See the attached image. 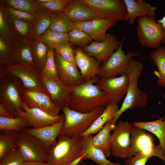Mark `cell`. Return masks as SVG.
<instances>
[{
	"label": "cell",
	"mask_w": 165,
	"mask_h": 165,
	"mask_svg": "<svg viewBox=\"0 0 165 165\" xmlns=\"http://www.w3.org/2000/svg\"><path fill=\"white\" fill-rule=\"evenodd\" d=\"M99 78L96 76L80 85L70 87L67 106L84 113L92 112L99 106L106 107L110 101L107 94L95 84Z\"/></svg>",
	"instance_id": "obj_1"
},
{
	"label": "cell",
	"mask_w": 165,
	"mask_h": 165,
	"mask_svg": "<svg viewBox=\"0 0 165 165\" xmlns=\"http://www.w3.org/2000/svg\"><path fill=\"white\" fill-rule=\"evenodd\" d=\"M84 142L82 136L69 137L59 134L56 144L49 150L48 165H71L81 157Z\"/></svg>",
	"instance_id": "obj_2"
},
{
	"label": "cell",
	"mask_w": 165,
	"mask_h": 165,
	"mask_svg": "<svg viewBox=\"0 0 165 165\" xmlns=\"http://www.w3.org/2000/svg\"><path fill=\"white\" fill-rule=\"evenodd\" d=\"M143 67L141 63L133 58L130 60L127 72L129 78L127 90L122 105L113 119L114 124L126 110L134 107H142L146 105L148 95L140 90L138 86V79L141 75Z\"/></svg>",
	"instance_id": "obj_3"
},
{
	"label": "cell",
	"mask_w": 165,
	"mask_h": 165,
	"mask_svg": "<svg viewBox=\"0 0 165 165\" xmlns=\"http://www.w3.org/2000/svg\"><path fill=\"white\" fill-rule=\"evenodd\" d=\"M105 107L101 106L88 113H81L64 107L61 109L65 122L60 134L69 137L81 135L87 130L103 112Z\"/></svg>",
	"instance_id": "obj_4"
},
{
	"label": "cell",
	"mask_w": 165,
	"mask_h": 165,
	"mask_svg": "<svg viewBox=\"0 0 165 165\" xmlns=\"http://www.w3.org/2000/svg\"><path fill=\"white\" fill-rule=\"evenodd\" d=\"M155 16H144L137 19L136 33L141 45L150 48H158L165 41V32Z\"/></svg>",
	"instance_id": "obj_5"
},
{
	"label": "cell",
	"mask_w": 165,
	"mask_h": 165,
	"mask_svg": "<svg viewBox=\"0 0 165 165\" xmlns=\"http://www.w3.org/2000/svg\"><path fill=\"white\" fill-rule=\"evenodd\" d=\"M39 70L35 65L28 64L0 67V76H8L20 83L24 89L32 91L43 88L39 80Z\"/></svg>",
	"instance_id": "obj_6"
},
{
	"label": "cell",
	"mask_w": 165,
	"mask_h": 165,
	"mask_svg": "<svg viewBox=\"0 0 165 165\" xmlns=\"http://www.w3.org/2000/svg\"><path fill=\"white\" fill-rule=\"evenodd\" d=\"M125 38L123 36L118 49L100 66L97 75L100 79L113 78L126 74L130 60L140 55L135 51L129 52L126 54L123 49Z\"/></svg>",
	"instance_id": "obj_7"
},
{
	"label": "cell",
	"mask_w": 165,
	"mask_h": 165,
	"mask_svg": "<svg viewBox=\"0 0 165 165\" xmlns=\"http://www.w3.org/2000/svg\"><path fill=\"white\" fill-rule=\"evenodd\" d=\"M24 89L20 83L10 77L0 76V104L13 116L24 111Z\"/></svg>",
	"instance_id": "obj_8"
},
{
	"label": "cell",
	"mask_w": 165,
	"mask_h": 165,
	"mask_svg": "<svg viewBox=\"0 0 165 165\" xmlns=\"http://www.w3.org/2000/svg\"><path fill=\"white\" fill-rule=\"evenodd\" d=\"M136 155L157 156L165 163V152L159 145L156 146L150 135L144 130L134 126L128 157Z\"/></svg>",
	"instance_id": "obj_9"
},
{
	"label": "cell",
	"mask_w": 165,
	"mask_h": 165,
	"mask_svg": "<svg viewBox=\"0 0 165 165\" xmlns=\"http://www.w3.org/2000/svg\"><path fill=\"white\" fill-rule=\"evenodd\" d=\"M16 147L25 161L48 162L49 150L40 140L24 131L19 132Z\"/></svg>",
	"instance_id": "obj_10"
},
{
	"label": "cell",
	"mask_w": 165,
	"mask_h": 165,
	"mask_svg": "<svg viewBox=\"0 0 165 165\" xmlns=\"http://www.w3.org/2000/svg\"><path fill=\"white\" fill-rule=\"evenodd\" d=\"M89 6L101 18L117 23L127 15L124 0H79Z\"/></svg>",
	"instance_id": "obj_11"
},
{
	"label": "cell",
	"mask_w": 165,
	"mask_h": 165,
	"mask_svg": "<svg viewBox=\"0 0 165 165\" xmlns=\"http://www.w3.org/2000/svg\"><path fill=\"white\" fill-rule=\"evenodd\" d=\"M134 126L127 121L115 124L112 136L111 155L116 157H128L131 145V136Z\"/></svg>",
	"instance_id": "obj_12"
},
{
	"label": "cell",
	"mask_w": 165,
	"mask_h": 165,
	"mask_svg": "<svg viewBox=\"0 0 165 165\" xmlns=\"http://www.w3.org/2000/svg\"><path fill=\"white\" fill-rule=\"evenodd\" d=\"M42 86L52 101L61 108L67 106L70 94V87L61 81L53 79L39 71Z\"/></svg>",
	"instance_id": "obj_13"
},
{
	"label": "cell",
	"mask_w": 165,
	"mask_h": 165,
	"mask_svg": "<svg viewBox=\"0 0 165 165\" xmlns=\"http://www.w3.org/2000/svg\"><path fill=\"white\" fill-rule=\"evenodd\" d=\"M128 84L129 78L127 73L118 77L99 78L95 83L99 89L107 94L110 102L117 105L126 94Z\"/></svg>",
	"instance_id": "obj_14"
},
{
	"label": "cell",
	"mask_w": 165,
	"mask_h": 165,
	"mask_svg": "<svg viewBox=\"0 0 165 165\" xmlns=\"http://www.w3.org/2000/svg\"><path fill=\"white\" fill-rule=\"evenodd\" d=\"M23 101L28 107L38 108L53 116H59L61 110L52 101L44 89L37 91L24 89Z\"/></svg>",
	"instance_id": "obj_15"
},
{
	"label": "cell",
	"mask_w": 165,
	"mask_h": 165,
	"mask_svg": "<svg viewBox=\"0 0 165 165\" xmlns=\"http://www.w3.org/2000/svg\"><path fill=\"white\" fill-rule=\"evenodd\" d=\"M120 42L115 36L108 33L104 41H93L82 49L87 55L94 57L98 61L104 62L118 49Z\"/></svg>",
	"instance_id": "obj_16"
},
{
	"label": "cell",
	"mask_w": 165,
	"mask_h": 165,
	"mask_svg": "<svg viewBox=\"0 0 165 165\" xmlns=\"http://www.w3.org/2000/svg\"><path fill=\"white\" fill-rule=\"evenodd\" d=\"M54 58L58 77L63 84L74 87L85 82L78 68L63 59L54 50Z\"/></svg>",
	"instance_id": "obj_17"
},
{
	"label": "cell",
	"mask_w": 165,
	"mask_h": 165,
	"mask_svg": "<svg viewBox=\"0 0 165 165\" xmlns=\"http://www.w3.org/2000/svg\"><path fill=\"white\" fill-rule=\"evenodd\" d=\"M23 111L18 113L16 116H19L24 119L30 126L33 128L43 127L54 123L64 117V114L57 116H53L44 111L36 108H30L24 103Z\"/></svg>",
	"instance_id": "obj_18"
},
{
	"label": "cell",
	"mask_w": 165,
	"mask_h": 165,
	"mask_svg": "<svg viewBox=\"0 0 165 165\" xmlns=\"http://www.w3.org/2000/svg\"><path fill=\"white\" fill-rule=\"evenodd\" d=\"M64 122V117L52 124L37 128H27L24 131L40 140L49 150L57 143V137Z\"/></svg>",
	"instance_id": "obj_19"
},
{
	"label": "cell",
	"mask_w": 165,
	"mask_h": 165,
	"mask_svg": "<svg viewBox=\"0 0 165 165\" xmlns=\"http://www.w3.org/2000/svg\"><path fill=\"white\" fill-rule=\"evenodd\" d=\"M117 23L101 18L84 22L75 23L77 28L82 30L95 41L101 42L105 38L107 31Z\"/></svg>",
	"instance_id": "obj_20"
},
{
	"label": "cell",
	"mask_w": 165,
	"mask_h": 165,
	"mask_svg": "<svg viewBox=\"0 0 165 165\" xmlns=\"http://www.w3.org/2000/svg\"><path fill=\"white\" fill-rule=\"evenodd\" d=\"M74 52L76 63L83 80L86 82L97 76L101 66L99 61L85 53L81 48H75Z\"/></svg>",
	"instance_id": "obj_21"
},
{
	"label": "cell",
	"mask_w": 165,
	"mask_h": 165,
	"mask_svg": "<svg viewBox=\"0 0 165 165\" xmlns=\"http://www.w3.org/2000/svg\"><path fill=\"white\" fill-rule=\"evenodd\" d=\"M64 12L75 23L87 22L101 18L89 6L79 0H70Z\"/></svg>",
	"instance_id": "obj_22"
},
{
	"label": "cell",
	"mask_w": 165,
	"mask_h": 165,
	"mask_svg": "<svg viewBox=\"0 0 165 165\" xmlns=\"http://www.w3.org/2000/svg\"><path fill=\"white\" fill-rule=\"evenodd\" d=\"M0 36L12 47L22 40L7 12L3 0H0Z\"/></svg>",
	"instance_id": "obj_23"
},
{
	"label": "cell",
	"mask_w": 165,
	"mask_h": 165,
	"mask_svg": "<svg viewBox=\"0 0 165 165\" xmlns=\"http://www.w3.org/2000/svg\"><path fill=\"white\" fill-rule=\"evenodd\" d=\"M127 10L124 20L130 25L133 24L136 19L144 16H155L157 7L145 0H124Z\"/></svg>",
	"instance_id": "obj_24"
},
{
	"label": "cell",
	"mask_w": 165,
	"mask_h": 165,
	"mask_svg": "<svg viewBox=\"0 0 165 165\" xmlns=\"http://www.w3.org/2000/svg\"><path fill=\"white\" fill-rule=\"evenodd\" d=\"M52 13L39 9L34 15L30 23V31L28 41L31 42L38 39L49 28Z\"/></svg>",
	"instance_id": "obj_25"
},
{
	"label": "cell",
	"mask_w": 165,
	"mask_h": 165,
	"mask_svg": "<svg viewBox=\"0 0 165 165\" xmlns=\"http://www.w3.org/2000/svg\"><path fill=\"white\" fill-rule=\"evenodd\" d=\"M115 124L111 119L94 136H91V140L93 145L101 150L106 157L111 154V146L112 134Z\"/></svg>",
	"instance_id": "obj_26"
},
{
	"label": "cell",
	"mask_w": 165,
	"mask_h": 165,
	"mask_svg": "<svg viewBox=\"0 0 165 165\" xmlns=\"http://www.w3.org/2000/svg\"><path fill=\"white\" fill-rule=\"evenodd\" d=\"M92 135L84 138V142L81 158L82 160L89 159L99 165H121L119 163H115L108 160L103 152L94 147L91 140Z\"/></svg>",
	"instance_id": "obj_27"
},
{
	"label": "cell",
	"mask_w": 165,
	"mask_h": 165,
	"mask_svg": "<svg viewBox=\"0 0 165 165\" xmlns=\"http://www.w3.org/2000/svg\"><path fill=\"white\" fill-rule=\"evenodd\" d=\"M119 110L118 105L109 102L102 113L95 120L90 128L81 135L85 138L98 132L109 120L113 119Z\"/></svg>",
	"instance_id": "obj_28"
},
{
	"label": "cell",
	"mask_w": 165,
	"mask_h": 165,
	"mask_svg": "<svg viewBox=\"0 0 165 165\" xmlns=\"http://www.w3.org/2000/svg\"><path fill=\"white\" fill-rule=\"evenodd\" d=\"M134 126L148 131L155 135L160 142V146L165 152V117L146 122H131Z\"/></svg>",
	"instance_id": "obj_29"
},
{
	"label": "cell",
	"mask_w": 165,
	"mask_h": 165,
	"mask_svg": "<svg viewBox=\"0 0 165 165\" xmlns=\"http://www.w3.org/2000/svg\"><path fill=\"white\" fill-rule=\"evenodd\" d=\"M13 59L14 64L26 63L35 65L29 42L22 40L13 47Z\"/></svg>",
	"instance_id": "obj_30"
},
{
	"label": "cell",
	"mask_w": 165,
	"mask_h": 165,
	"mask_svg": "<svg viewBox=\"0 0 165 165\" xmlns=\"http://www.w3.org/2000/svg\"><path fill=\"white\" fill-rule=\"evenodd\" d=\"M77 28L75 23L71 20L64 12L52 13L49 28L60 33H67Z\"/></svg>",
	"instance_id": "obj_31"
},
{
	"label": "cell",
	"mask_w": 165,
	"mask_h": 165,
	"mask_svg": "<svg viewBox=\"0 0 165 165\" xmlns=\"http://www.w3.org/2000/svg\"><path fill=\"white\" fill-rule=\"evenodd\" d=\"M29 42L35 65L40 71L46 64L49 48L39 39Z\"/></svg>",
	"instance_id": "obj_32"
},
{
	"label": "cell",
	"mask_w": 165,
	"mask_h": 165,
	"mask_svg": "<svg viewBox=\"0 0 165 165\" xmlns=\"http://www.w3.org/2000/svg\"><path fill=\"white\" fill-rule=\"evenodd\" d=\"M150 57L158 70V72L154 71L158 79L157 84L165 87V47L161 46L156 49L151 53Z\"/></svg>",
	"instance_id": "obj_33"
},
{
	"label": "cell",
	"mask_w": 165,
	"mask_h": 165,
	"mask_svg": "<svg viewBox=\"0 0 165 165\" xmlns=\"http://www.w3.org/2000/svg\"><path fill=\"white\" fill-rule=\"evenodd\" d=\"M19 131H1L0 133V160L9 152L16 147Z\"/></svg>",
	"instance_id": "obj_34"
},
{
	"label": "cell",
	"mask_w": 165,
	"mask_h": 165,
	"mask_svg": "<svg viewBox=\"0 0 165 165\" xmlns=\"http://www.w3.org/2000/svg\"><path fill=\"white\" fill-rule=\"evenodd\" d=\"M30 126L26 120L22 117L15 116L13 118H7L0 116L1 131H24Z\"/></svg>",
	"instance_id": "obj_35"
},
{
	"label": "cell",
	"mask_w": 165,
	"mask_h": 165,
	"mask_svg": "<svg viewBox=\"0 0 165 165\" xmlns=\"http://www.w3.org/2000/svg\"><path fill=\"white\" fill-rule=\"evenodd\" d=\"M6 6L34 15L39 10L35 0H3Z\"/></svg>",
	"instance_id": "obj_36"
},
{
	"label": "cell",
	"mask_w": 165,
	"mask_h": 165,
	"mask_svg": "<svg viewBox=\"0 0 165 165\" xmlns=\"http://www.w3.org/2000/svg\"><path fill=\"white\" fill-rule=\"evenodd\" d=\"M39 39L49 48L56 45L69 41L68 33L54 31L48 28Z\"/></svg>",
	"instance_id": "obj_37"
},
{
	"label": "cell",
	"mask_w": 165,
	"mask_h": 165,
	"mask_svg": "<svg viewBox=\"0 0 165 165\" xmlns=\"http://www.w3.org/2000/svg\"><path fill=\"white\" fill-rule=\"evenodd\" d=\"M39 9L51 13L64 12L70 0H35Z\"/></svg>",
	"instance_id": "obj_38"
},
{
	"label": "cell",
	"mask_w": 165,
	"mask_h": 165,
	"mask_svg": "<svg viewBox=\"0 0 165 165\" xmlns=\"http://www.w3.org/2000/svg\"><path fill=\"white\" fill-rule=\"evenodd\" d=\"M69 42L78 47L82 48L93 42L86 33L78 28H75L68 33Z\"/></svg>",
	"instance_id": "obj_39"
},
{
	"label": "cell",
	"mask_w": 165,
	"mask_h": 165,
	"mask_svg": "<svg viewBox=\"0 0 165 165\" xmlns=\"http://www.w3.org/2000/svg\"><path fill=\"white\" fill-rule=\"evenodd\" d=\"M54 50L65 60L78 67L75 59L74 50L69 42L58 44L53 47Z\"/></svg>",
	"instance_id": "obj_40"
},
{
	"label": "cell",
	"mask_w": 165,
	"mask_h": 165,
	"mask_svg": "<svg viewBox=\"0 0 165 165\" xmlns=\"http://www.w3.org/2000/svg\"><path fill=\"white\" fill-rule=\"evenodd\" d=\"M14 64L13 59V47L0 36V67Z\"/></svg>",
	"instance_id": "obj_41"
},
{
	"label": "cell",
	"mask_w": 165,
	"mask_h": 165,
	"mask_svg": "<svg viewBox=\"0 0 165 165\" xmlns=\"http://www.w3.org/2000/svg\"><path fill=\"white\" fill-rule=\"evenodd\" d=\"M39 71L49 77L60 80L56 71L54 58V49L49 48L46 61L43 68Z\"/></svg>",
	"instance_id": "obj_42"
},
{
	"label": "cell",
	"mask_w": 165,
	"mask_h": 165,
	"mask_svg": "<svg viewBox=\"0 0 165 165\" xmlns=\"http://www.w3.org/2000/svg\"><path fill=\"white\" fill-rule=\"evenodd\" d=\"M24 161L18 148L16 147L10 150L0 160V165H23Z\"/></svg>",
	"instance_id": "obj_43"
},
{
	"label": "cell",
	"mask_w": 165,
	"mask_h": 165,
	"mask_svg": "<svg viewBox=\"0 0 165 165\" xmlns=\"http://www.w3.org/2000/svg\"><path fill=\"white\" fill-rule=\"evenodd\" d=\"M11 18L21 39L22 40L28 41L29 34L30 22Z\"/></svg>",
	"instance_id": "obj_44"
},
{
	"label": "cell",
	"mask_w": 165,
	"mask_h": 165,
	"mask_svg": "<svg viewBox=\"0 0 165 165\" xmlns=\"http://www.w3.org/2000/svg\"><path fill=\"white\" fill-rule=\"evenodd\" d=\"M5 7L8 15L12 18L30 22L34 16V15L29 13L15 9L6 6Z\"/></svg>",
	"instance_id": "obj_45"
},
{
	"label": "cell",
	"mask_w": 165,
	"mask_h": 165,
	"mask_svg": "<svg viewBox=\"0 0 165 165\" xmlns=\"http://www.w3.org/2000/svg\"><path fill=\"white\" fill-rule=\"evenodd\" d=\"M150 156L136 155L128 157L124 161L125 165H145Z\"/></svg>",
	"instance_id": "obj_46"
},
{
	"label": "cell",
	"mask_w": 165,
	"mask_h": 165,
	"mask_svg": "<svg viewBox=\"0 0 165 165\" xmlns=\"http://www.w3.org/2000/svg\"><path fill=\"white\" fill-rule=\"evenodd\" d=\"M0 116L7 118H14L10 111L5 106L0 104Z\"/></svg>",
	"instance_id": "obj_47"
},
{
	"label": "cell",
	"mask_w": 165,
	"mask_h": 165,
	"mask_svg": "<svg viewBox=\"0 0 165 165\" xmlns=\"http://www.w3.org/2000/svg\"><path fill=\"white\" fill-rule=\"evenodd\" d=\"M23 165H48V164L38 161H24Z\"/></svg>",
	"instance_id": "obj_48"
},
{
	"label": "cell",
	"mask_w": 165,
	"mask_h": 165,
	"mask_svg": "<svg viewBox=\"0 0 165 165\" xmlns=\"http://www.w3.org/2000/svg\"><path fill=\"white\" fill-rule=\"evenodd\" d=\"M156 21L162 25L165 32V15L162 19L156 20Z\"/></svg>",
	"instance_id": "obj_49"
},
{
	"label": "cell",
	"mask_w": 165,
	"mask_h": 165,
	"mask_svg": "<svg viewBox=\"0 0 165 165\" xmlns=\"http://www.w3.org/2000/svg\"><path fill=\"white\" fill-rule=\"evenodd\" d=\"M82 160L80 157H79L74 160L71 165H78L79 164L82 163Z\"/></svg>",
	"instance_id": "obj_50"
},
{
	"label": "cell",
	"mask_w": 165,
	"mask_h": 165,
	"mask_svg": "<svg viewBox=\"0 0 165 165\" xmlns=\"http://www.w3.org/2000/svg\"><path fill=\"white\" fill-rule=\"evenodd\" d=\"M165 97V93L163 94V97Z\"/></svg>",
	"instance_id": "obj_51"
}]
</instances>
